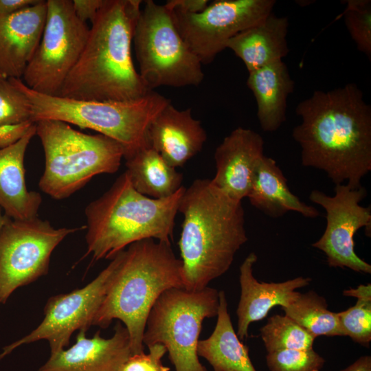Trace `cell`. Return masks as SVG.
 Returning a JSON list of instances; mask_svg holds the SVG:
<instances>
[{
    "mask_svg": "<svg viewBox=\"0 0 371 371\" xmlns=\"http://www.w3.org/2000/svg\"><path fill=\"white\" fill-rule=\"evenodd\" d=\"M178 212L183 216L179 240L183 289L201 291L229 270L248 240L242 201L211 179H198L186 188Z\"/></svg>",
    "mask_w": 371,
    "mask_h": 371,
    "instance_id": "obj_3",
    "label": "cell"
},
{
    "mask_svg": "<svg viewBox=\"0 0 371 371\" xmlns=\"http://www.w3.org/2000/svg\"><path fill=\"white\" fill-rule=\"evenodd\" d=\"M6 78L1 71H0V78Z\"/></svg>",
    "mask_w": 371,
    "mask_h": 371,
    "instance_id": "obj_40",
    "label": "cell"
},
{
    "mask_svg": "<svg viewBox=\"0 0 371 371\" xmlns=\"http://www.w3.org/2000/svg\"><path fill=\"white\" fill-rule=\"evenodd\" d=\"M36 123L16 144L0 149V207L10 218L25 221L38 217L41 194L26 186L25 155L36 135Z\"/></svg>",
    "mask_w": 371,
    "mask_h": 371,
    "instance_id": "obj_20",
    "label": "cell"
},
{
    "mask_svg": "<svg viewBox=\"0 0 371 371\" xmlns=\"http://www.w3.org/2000/svg\"><path fill=\"white\" fill-rule=\"evenodd\" d=\"M275 0H216L196 14L170 11L179 34L202 65L212 63L239 32L273 11Z\"/></svg>",
    "mask_w": 371,
    "mask_h": 371,
    "instance_id": "obj_12",
    "label": "cell"
},
{
    "mask_svg": "<svg viewBox=\"0 0 371 371\" xmlns=\"http://www.w3.org/2000/svg\"><path fill=\"white\" fill-rule=\"evenodd\" d=\"M186 188L153 199L137 192L125 171L85 209L87 251L91 262L112 260L132 243L153 238L171 244L175 217Z\"/></svg>",
    "mask_w": 371,
    "mask_h": 371,
    "instance_id": "obj_5",
    "label": "cell"
},
{
    "mask_svg": "<svg viewBox=\"0 0 371 371\" xmlns=\"http://www.w3.org/2000/svg\"><path fill=\"white\" fill-rule=\"evenodd\" d=\"M343 295L346 297H354L357 299L371 297V284H360L356 289L344 290Z\"/></svg>",
    "mask_w": 371,
    "mask_h": 371,
    "instance_id": "obj_38",
    "label": "cell"
},
{
    "mask_svg": "<svg viewBox=\"0 0 371 371\" xmlns=\"http://www.w3.org/2000/svg\"><path fill=\"white\" fill-rule=\"evenodd\" d=\"M207 137L191 108L179 110L171 102L155 116L147 130L148 146L175 168L184 166L198 154Z\"/></svg>",
    "mask_w": 371,
    "mask_h": 371,
    "instance_id": "obj_17",
    "label": "cell"
},
{
    "mask_svg": "<svg viewBox=\"0 0 371 371\" xmlns=\"http://www.w3.org/2000/svg\"><path fill=\"white\" fill-rule=\"evenodd\" d=\"M126 173L134 188L153 199H164L183 186V175L150 146L126 159Z\"/></svg>",
    "mask_w": 371,
    "mask_h": 371,
    "instance_id": "obj_25",
    "label": "cell"
},
{
    "mask_svg": "<svg viewBox=\"0 0 371 371\" xmlns=\"http://www.w3.org/2000/svg\"><path fill=\"white\" fill-rule=\"evenodd\" d=\"M38 0H0V16L14 13L38 2Z\"/></svg>",
    "mask_w": 371,
    "mask_h": 371,
    "instance_id": "obj_36",
    "label": "cell"
},
{
    "mask_svg": "<svg viewBox=\"0 0 371 371\" xmlns=\"http://www.w3.org/2000/svg\"><path fill=\"white\" fill-rule=\"evenodd\" d=\"M334 190L333 196L318 190H312L309 195V199L326 212V229L312 247L325 254L330 267L370 274L371 265L357 256L354 243V236L361 227L370 237L371 207L360 205L367 191L362 186L353 189L346 184H337Z\"/></svg>",
    "mask_w": 371,
    "mask_h": 371,
    "instance_id": "obj_13",
    "label": "cell"
},
{
    "mask_svg": "<svg viewBox=\"0 0 371 371\" xmlns=\"http://www.w3.org/2000/svg\"><path fill=\"white\" fill-rule=\"evenodd\" d=\"M344 336L361 346L371 342V297L358 298L356 304L346 311L337 313Z\"/></svg>",
    "mask_w": 371,
    "mask_h": 371,
    "instance_id": "obj_30",
    "label": "cell"
},
{
    "mask_svg": "<svg viewBox=\"0 0 371 371\" xmlns=\"http://www.w3.org/2000/svg\"><path fill=\"white\" fill-rule=\"evenodd\" d=\"M8 218L9 217H8L3 213V210L0 207V231H1V228L3 227V226L4 225V224L5 223V222L7 221Z\"/></svg>",
    "mask_w": 371,
    "mask_h": 371,
    "instance_id": "obj_39",
    "label": "cell"
},
{
    "mask_svg": "<svg viewBox=\"0 0 371 371\" xmlns=\"http://www.w3.org/2000/svg\"><path fill=\"white\" fill-rule=\"evenodd\" d=\"M247 197L251 205L271 218H280L289 211L310 218L319 215L315 207L306 204L291 192L276 161L265 155L254 169Z\"/></svg>",
    "mask_w": 371,
    "mask_h": 371,
    "instance_id": "obj_21",
    "label": "cell"
},
{
    "mask_svg": "<svg viewBox=\"0 0 371 371\" xmlns=\"http://www.w3.org/2000/svg\"><path fill=\"white\" fill-rule=\"evenodd\" d=\"M208 4L207 0H169L164 5L170 11L196 14L203 11Z\"/></svg>",
    "mask_w": 371,
    "mask_h": 371,
    "instance_id": "obj_35",
    "label": "cell"
},
{
    "mask_svg": "<svg viewBox=\"0 0 371 371\" xmlns=\"http://www.w3.org/2000/svg\"><path fill=\"white\" fill-rule=\"evenodd\" d=\"M85 228H55L38 217L8 218L0 231V304L18 288L46 275L55 248L67 236Z\"/></svg>",
    "mask_w": 371,
    "mask_h": 371,
    "instance_id": "obj_11",
    "label": "cell"
},
{
    "mask_svg": "<svg viewBox=\"0 0 371 371\" xmlns=\"http://www.w3.org/2000/svg\"><path fill=\"white\" fill-rule=\"evenodd\" d=\"M300 123L292 132L303 166L326 172L335 183L355 189L371 170V106L355 83L315 90L300 102Z\"/></svg>",
    "mask_w": 371,
    "mask_h": 371,
    "instance_id": "obj_1",
    "label": "cell"
},
{
    "mask_svg": "<svg viewBox=\"0 0 371 371\" xmlns=\"http://www.w3.org/2000/svg\"><path fill=\"white\" fill-rule=\"evenodd\" d=\"M103 3L104 0H72L76 16L84 23L94 21Z\"/></svg>",
    "mask_w": 371,
    "mask_h": 371,
    "instance_id": "obj_34",
    "label": "cell"
},
{
    "mask_svg": "<svg viewBox=\"0 0 371 371\" xmlns=\"http://www.w3.org/2000/svg\"><path fill=\"white\" fill-rule=\"evenodd\" d=\"M260 331L267 353L283 350L313 349L315 338L285 315L271 316Z\"/></svg>",
    "mask_w": 371,
    "mask_h": 371,
    "instance_id": "obj_27",
    "label": "cell"
},
{
    "mask_svg": "<svg viewBox=\"0 0 371 371\" xmlns=\"http://www.w3.org/2000/svg\"><path fill=\"white\" fill-rule=\"evenodd\" d=\"M325 361L313 349L278 350L266 356L269 371H321Z\"/></svg>",
    "mask_w": 371,
    "mask_h": 371,
    "instance_id": "obj_31",
    "label": "cell"
},
{
    "mask_svg": "<svg viewBox=\"0 0 371 371\" xmlns=\"http://www.w3.org/2000/svg\"><path fill=\"white\" fill-rule=\"evenodd\" d=\"M343 16L346 27L357 49L370 60L371 1H346Z\"/></svg>",
    "mask_w": 371,
    "mask_h": 371,
    "instance_id": "obj_28",
    "label": "cell"
},
{
    "mask_svg": "<svg viewBox=\"0 0 371 371\" xmlns=\"http://www.w3.org/2000/svg\"><path fill=\"white\" fill-rule=\"evenodd\" d=\"M288 27L287 17L271 12L258 23L235 35L227 42L226 48L243 62L249 73L282 60L289 54Z\"/></svg>",
    "mask_w": 371,
    "mask_h": 371,
    "instance_id": "obj_22",
    "label": "cell"
},
{
    "mask_svg": "<svg viewBox=\"0 0 371 371\" xmlns=\"http://www.w3.org/2000/svg\"><path fill=\"white\" fill-rule=\"evenodd\" d=\"M36 126L45 154L38 186L54 199L70 196L96 175L116 172L124 158L122 146L102 134H86L58 120H40Z\"/></svg>",
    "mask_w": 371,
    "mask_h": 371,
    "instance_id": "obj_7",
    "label": "cell"
},
{
    "mask_svg": "<svg viewBox=\"0 0 371 371\" xmlns=\"http://www.w3.org/2000/svg\"><path fill=\"white\" fill-rule=\"evenodd\" d=\"M148 348V354L142 352L130 356L118 371H170V368L161 362L162 357L167 352L166 347L156 344Z\"/></svg>",
    "mask_w": 371,
    "mask_h": 371,
    "instance_id": "obj_32",
    "label": "cell"
},
{
    "mask_svg": "<svg viewBox=\"0 0 371 371\" xmlns=\"http://www.w3.org/2000/svg\"><path fill=\"white\" fill-rule=\"evenodd\" d=\"M141 0H104L89 36L59 96L100 102L138 99L150 91L136 70L132 56Z\"/></svg>",
    "mask_w": 371,
    "mask_h": 371,
    "instance_id": "obj_2",
    "label": "cell"
},
{
    "mask_svg": "<svg viewBox=\"0 0 371 371\" xmlns=\"http://www.w3.org/2000/svg\"><path fill=\"white\" fill-rule=\"evenodd\" d=\"M18 84L30 102L32 122L58 120L95 131L118 142L125 159L148 146V126L170 102L153 91L131 101L100 102L39 93L27 87L21 78Z\"/></svg>",
    "mask_w": 371,
    "mask_h": 371,
    "instance_id": "obj_6",
    "label": "cell"
},
{
    "mask_svg": "<svg viewBox=\"0 0 371 371\" xmlns=\"http://www.w3.org/2000/svg\"><path fill=\"white\" fill-rule=\"evenodd\" d=\"M264 155L260 135L250 128L234 129L215 150L212 183L231 198L242 201L249 191L254 169Z\"/></svg>",
    "mask_w": 371,
    "mask_h": 371,
    "instance_id": "obj_16",
    "label": "cell"
},
{
    "mask_svg": "<svg viewBox=\"0 0 371 371\" xmlns=\"http://www.w3.org/2000/svg\"><path fill=\"white\" fill-rule=\"evenodd\" d=\"M341 371H371V357L361 356Z\"/></svg>",
    "mask_w": 371,
    "mask_h": 371,
    "instance_id": "obj_37",
    "label": "cell"
},
{
    "mask_svg": "<svg viewBox=\"0 0 371 371\" xmlns=\"http://www.w3.org/2000/svg\"><path fill=\"white\" fill-rule=\"evenodd\" d=\"M80 330L76 343L67 349L51 354L37 371H118L131 356L127 329L120 323L110 338H103L100 330L91 338Z\"/></svg>",
    "mask_w": 371,
    "mask_h": 371,
    "instance_id": "obj_15",
    "label": "cell"
},
{
    "mask_svg": "<svg viewBox=\"0 0 371 371\" xmlns=\"http://www.w3.org/2000/svg\"><path fill=\"white\" fill-rule=\"evenodd\" d=\"M282 309L285 315L315 339L319 336H344L337 313L328 310L326 299L314 291L305 293L297 291L289 304Z\"/></svg>",
    "mask_w": 371,
    "mask_h": 371,
    "instance_id": "obj_26",
    "label": "cell"
},
{
    "mask_svg": "<svg viewBox=\"0 0 371 371\" xmlns=\"http://www.w3.org/2000/svg\"><path fill=\"white\" fill-rule=\"evenodd\" d=\"M219 305L215 328L209 337L199 340V357L214 371H257L249 355V348L238 338L227 309L224 291H219Z\"/></svg>",
    "mask_w": 371,
    "mask_h": 371,
    "instance_id": "obj_24",
    "label": "cell"
},
{
    "mask_svg": "<svg viewBox=\"0 0 371 371\" xmlns=\"http://www.w3.org/2000/svg\"><path fill=\"white\" fill-rule=\"evenodd\" d=\"M120 253L91 282L68 293L52 296L44 308V318L30 333L3 348L0 361L14 349L40 340L48 341L51 354L65 349L73 333L93 325L95 316L104 297Z\"/></svg>",
    "mask_w": 371,
    "mask_h": 371,
    "instance_id": "obj_14",
    "label": "cell"
},
{
    "mask_svg": "<svg viewBox=\"0 0 371 371\" xmlns=\"http://www.w3.org/2000/svg\"><path fill=\"white\" fill-rule=\"evenodd\" d=\"M47 2L37 3L0 16V71L6 78H22L41 41Z\"/></svg>",
    "mask_w": 371,
    "mask_h": 371,
    "instance_id": "obj_18",
    "label": "cell"
},
{
    "mask_svg": "<svg viewBox=\"0 0 371 371\" xmlns=\"http://www.w3.org/2000/svg\"><path fill=\"white\" fill-rule=\"evenodd\" d=\"M133 44L138 73L148 90L198 86L203 82L202 64L179 34L171 12L164 5L144 1Z\"/></svg>",
    "mask_w": 371,
    "mask_h": 371,
    "instance_id": "obj_8",
    "label": "cell"
},
{
    "mask_svg": "<svg viewBox=\"0 0 371 371\" xmlns=\"http://www.w3.org/2000/svg\"><path fill=\"white\" fill-rule=\"evenodd\" d=\"M183 289L182 262L171 244L153 238L130 245L120 253L93 325L107 328L115 319L128 330L132 354L144 352L146 322L166 290Z\"/></svg>",
    "mask_w": 371,
    "mask_h": 371,
    "instance_id": "obj_4",
    "label": "cell"
},
{
    "mask_svg": "<svg viewBox=\"0 0 371 371\" xmlns=\"http://www.w3.org/2000/svg\"><path fill=\"white\" fill-rule=\"evenodd\" d=\"M219 291L206 287L198 291L181 288L166 290L148 316L143 343L164 345L175 371H207L197 353L205 318L217 315Z\"/></svg>",
    "mask_w": 371,
    "mask_h": 371,
    "instance_id": "obj_9",
    "label": "cell"
},
{
    "mask_svg": "<svg viewBox=\"0 0 371 371\" xmlns=\"http://www.w3.org/2000/svg\"><path fill=\"white\" fill-rule=\"evenodd\" d=\"M18 79L0 78V125L31 121L30 102L20 88Z\"/></svg>",
    "mask_w": 371,
    "mask_h": 371,
    "instance_id": "obj_29",
    "label": "cell"
},
{
    "mask_svg": "<svg viewBox=\"0 0 371 371\" xmlns=\"http://www.w3.org/2000/svg\"><path fill=\"white\" fill-rule=\"evenodd\" d=\"M30 120L0 125V149L8 148L22 139L34 124Z\"/></svg>",
    "mask_w": 371,
    "mask_h": 371,
    "instance_id": "obj_33",
    "label": "cell"
},
{
    "mask_svg": "<svg viewBox=\"0 0 371 371\" xmlns=\"http://www.w3.org/2000/svg\"><path fill=\"white\" fill-rule=\"evenodd\" d=\"M258 256L251 252L240 266V300L236 309L237 335L242 341L248 337L249 325L263 319L276 306H286L296 290L308 286L311 278L297 277L282 282H259L253 273Z\"/></svg>",
    "mask_w": 371,
    "mask_h": 371,
    "instance_id": "obj_19",
    "label": "cell"
},
{
    "mask_svg": "<svg viewBox=\"0 0 371 371\" xmlns=\"http://www.w3.org/2000/svg\"><path fill=\"white\" fill-rule=\"evenodd\" d=\"M47 15L39 45L21 80L42 94L59 96L78 60L90 28L76 15L72 0H47Z\"/></svg>",
    "mask_w": 371,
    "mask_h": 371,
    "instance_id": "obj_10",
    "label": "cell"
},
{
    "mask_svg": "<svg viewBox=\"0 0 371 371\" xmlns=\"http://www.w3.org/2000/svg\"><path fill=\"white\" fill-rule=\"evenodd\" d=\"M247 85L255 97L262 130L277 131L286 120L287 98L295 85L286 65L278 60L249 72Z\"/></svg>",
    "mask_w": 371,
    "mask_h": 371,
    "instance_id": "obj_23",
    "label": "cell"
}]
</instances>
